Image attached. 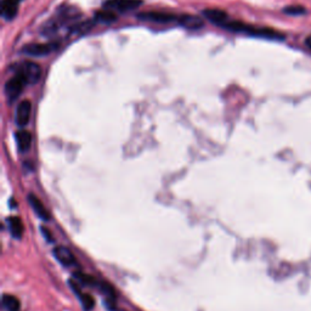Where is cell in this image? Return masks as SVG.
<instances>
[{
  "mask_svg": "<svg viewBox=\"0 0 311 311\" xmlns=\"http://www.w3.org/2000/svg\"><path fill=\"white\" fill-rule=\"evenodd\" d=\"M27 84H28V82H27L26 77H24L20 71L16 70V73L5 83L4 90L9 103L15 102V101L20 97V95L24 92V87H26Z\"/></svg>",
  "mask_w": 311,
  "mask_h": 311,
  "instance_id": "obj_1",
  "label": "cell"
},
{
  "mask_svg": "<svg viewBox=\"0 0 311 311\" xmlns=\"http://www.w3.org/2000/svg\"><path fill=\"white\" fill-rule=\"evenodd\" d=\"M136 19L139 21L144 22H152V24H171V22H178L179 16H176L173 12L168 11H144L139 12L136 15Z\"/></svg>",
  "mask_w": 311,
  "mask_h": 311,
  "instance_id": "obj_2",
  "label": "cell"
},
{
  "mask_svg": "<svg viewBox=\"0 0 311 311\" xmlns=\"http://www.w3.org/2000/svg\"><path fill=\"white\" fill-rule=\"evenodd\" d=\"M56 49V44L54 43H32L22 48V54L31 57L48 56Z\"/></svg>",
  "mask_w": 311,
  "mask_h": 311,
  "instance_id": "obj_3",
  "label": "cell"
},
{
  "mask_svg": "<svg viewBox=\"0 0 311 311\" xmlns=\"http://www.w3.org/2000/svg\"><path fill=\"white\" fill-rule=\"evenodd\" d=\"M143 5V0H106L103 2L105 9L115 12H128L139 9Z\"/></svg>",
  "mask_w": 311,
  "mask_h": 311,
  "instance_id": "obj_4",
  "label": "cell"
},
{
  "mask_svg": "<svg viewBox=\"0 0 311 311\" xmlns=\"http://www.w3.org/2000/svg\"><path fill=\"white\" fill-rule=\"evenodd\" d=\"M17 71H20L26 77L28 84H37L42 77V67L33 61L22 62Z\"/></svg>",
  "mask_w": 311,
  "mask_h": 311,
  "instance_id": "obj_5",
  "label": "cell"
},
{
  "mask_svg": "<svg viewBox=\"0 0 311 311\" xmlns=\"http://www.w3.org/2000/svg\"><path fill=\"white\" fill-rule=\"evenodd\" d=\"M32 115V103L31 101L24 100L20 102V105L17 106L16 113H15V122H16L17 126L20 128H24L29 123Z\"/></svg>",
  "mask_w": 311,
  "mask_h": 311,
  "instance_id": "obj_6",
  "label": "cell"
},
{
  "mask_svg": "<svg viewBox=\"0 0 311 311\" xmlns=\"http://www.w3.org/2000/svg\"><path fill=\"white\" fill-rule=\"evenodd\" d=\"M54 257L60 264H62L63 266L66 267H71V266H74L77 265V260H75V257L73 255V253L71 252L67 247L65 246H59V247H55L54 250Z\"/></svg>",
  "mask_w": 311,
  "mask_h": 311,
  "instance_id": "obj_7",
  "label": "cell"
},
{
  "mask_svg": "<svg viewBox=\"0 0 311 311\" xmlns=\"http://www.w3.org/2000/svg\"><path fill=\"white\" fill-rule=\"evenodd\" d=\"M80 16V12L75 7L66 6L62 9H59L56 12V16L54 17L55 21L60 24V27L63 24H67L68 22L75 21Z\"/></svg>",
  "mask_w": 311,
  "mask_h": 311,
  "instance_id": "obj_8",
  "label": "cell"
},
{
  "mask_svg": "<svg viewBox=\"0 0 311 311\" xmlns=\"http://www.w3.org/2000/svg\"><path fill=\"white\" fill-rule=\"evenodd\" d=\"M202 15H203L211 24L219 27H222L227 21H230L229 15H227L224 10L220 9H206L202 11Z\"/></svg>",
  "mask_w": 311,
  "mask_h": 311,
  "instance_id": "obj_9",
  "label": "cell"
},
{
  "mask_svg": "<svg viewBox=\"0 0 311 311\" xmlns=\"http://www.w3.org/2000/svg\"><path fill=\"white\" fill-rule=\"evenodd\" d=\"M178 24L183 26L184 28L190 29V31H198V29L203 28L204 21L198 16H193V15H180L178 19Z\"/></svg>",
  "mask_w": 311,
  "mask_h": 311,
  "instance_id": "obj_10",
  "label": "cell"
},
{
  "mask_svg": "<svg viewBox=\"0 0 311 311\" xmlns=\"http://www.w3.org/2000/svg\"><path fill=\"white\" fill-rule=\"evenodd\" d=\"M27 199H28L29 206L32 207L33 212H34L35 215H37L38 218L44 220V221L50 220V215H49V213H48L47 208H45V206L43 204V202L40 201V199L38 198V197L35 196L34 193H29L28 196H27Z\"/></svg>",
  "mask_w": 311,
  "mask_h": 311,
  "instance_id": "obj_11",
  "label": "cell"
},
{
  "mask_svg": "<svg viewBox=\"0 0 311 311\" xmlns=\"http://www.w3.org/2000/svg\"><path fill=\"white\" fill-rule=\"evenodd\" d=\"M22 0H2L1 16L6 21H12L19 12V5Z\"/></svg>",
  "mask_w": 311,
  "mask_h": 311,
  "instance_id": "obj_12",
  "label": "cell"
},
{
  "mask_svg": "<svg viewBox=\"0 0 311 311\" xmlns=\"http://www.w3.org/2000/svg\"><path fill=\"white\" fill-rule=\"evenodd\" d=\"M252 37L263 38V39L269 40H283L285 39V34L279 31H275L272 28H258V27H253L252 32L249 33Z\"/></svg>",
  "mask_w": 311,
  "mask_h": 311,
  "instance_id": "obj_13",
  "label": "cell"
},
{
  "mask_svg": "<svg viewBox=\"0 0 311 311\" xmlns=\"http://www.w3.org/2000/svg\"><path fill=\"white\" fill-rule=\"evenodd\" d=\"M15 140L20 152L26 153L32 146V134L27 130H19L15 134Z\"/></svg>",
  "mask_w": 311,
  "mask_h": 311,
  "instance_id": "obj_14",
  "label": "cell"
},
{
  "mask_svg": "<svg viewBox=\"0 0 311 311\" xmlns=\"http://www.w3.org/2000/svg\"><path fill=\"white\" fill-rule=\"evenodd\" d=\"M6 222L14 239H20L24 236V226L21 218H19V216H9V218L6 219Z\"/></svg>",
  "mask_w": 311,
  "mask_h": 311,
  "instance_id": "obj_15",
  "label": "cell"
},
{
  "mask_svg": "<svg viewBox=\"0 0 311 311\" xmlns=\"http://www.w3.org/2000/svg\"><path fill=\"white\" fill-rule=\"evenodd\" d=\"M117 12L110 9L100 10V11H96L94 15V21L100 22V24H113V22L117 21Z\"/></svg>",
  "mask_w": 311,
  "mask_h": 311,
  "instance_id": "obj_16",
  "label": "cell"
},
{
  "mask_svg": "<svg viewBox=\"0 0 311 311\" xmlns=\"http://www.w3.org/2000/svg\"><path fill=\"white\" fill-rule=\"evenodd\" d=\"M2 305L7 311H20V309H21L20 300L15 295L11 294L2 295Z\"/></svg>",
  "mask_w": 311,
  "mask_h": 311,
  "instance_id": "obj_17",
  "label": "cell"
},
{
  "mask_svg": "<svg viewBox=\"0 0 311 311\" xmlns=\"http://www.w3.org/2000/svg\"><path fill=\"white\" fill-rule=\"evenodd\" d=\"M73 277H74V280L77 281L78 283L88 286V287H95L96 288L98 285L97 280L94 279L93 276H89V275L84 274V272H74V274H73Z\"/></svg>",
  "mask_w": 311,
  "mask_h": 311,
  "instance_id": "obj_18",
  "label": "cell"
},
{
  "mask_svg": "<svg viewBox=\"0 0 311 311\" xmlns=\"http://www.w3.org/2000/svg\"><path fill=\"white\" fill-rule=\"evenodd\" d=\"M96 288H97L105 297H107V299L116 300V290L115 288L112 287V285H110L108 282H105V281H98V285Z\"/></svg>",
  "mask_w": 311,
  "mask_h": 311,
  "instance_id": "obj_19",
  "label": "cell"
},
{
  "mask_svg": "<svg viewBox=\"0 0 311 311\" xmlns=\"http://www.w3.org/2000/svg\"><path fill=\"white\" fill-rule=\"evenodd\" d=\"M77 295L78 298H79L80 303H82L83 308H84L85 311H90L94 309V307H95V300H94L92 295L87 294V293H83L82 290H80Z\"/></svg>",
  "mask_w": 311,
  "mask_h": 311,
  "instance_id": "obj_20",
  "label": "cell"
},
{
  "mask_svg": "<svg viewBox=\"0 0 311 311\" xmlns=\"http://www.w3.org/2000/svg\"><path fill=\"white\" fill-rule=\"evenodd\" d=\"M94 24H95V21L78 22V24H73L70 29L72 33H85V32H89L90 28H92Z\"/></svg>",
  "mask_w": 311,
  "mask_h": 311,
  "instance_id": "obj_21",
  "label": "cell"
},
{
  "mask_svg": "<svg viewBox=\"0 0 311 311\" xmlns=\"http://www.w3.org/2000/svg\"><path fill=\"white\" fill-rule=\"evenodd\" d=\"M283 12L287 15H292V16H297V15H303L307 12L305 7L300 6V5H289L283 9Z\"/></svg>",
  "mask_w": 311,
  "mask_h": 311,
  "instance_id": "obj_22",
  "label": "cell"
},
{
  "mask_svg": "<svg viewBox=\"0 0 311 311\" xmlns=\"http://www.w3.org/2000/svg\"><path fill=\"white\" fill-rule=\"evenodd\" d=\"M40 230H42L43 236L45 237V239H47L48 242H54V236H52L51 232L49 231V229H47V227L42 226V227H40Z\"/></svg>",
  "mask_w": 311,
  "mask_h": 311,
  "instance_id": "obj_23",
  "label": "cell"
},
{
  "mask_svg": "<svg viewBox=\"0 0 311 311\" xmlns=\"http://www.w3.org/2000/svg\"><path fill=\"white\" fill-rule=\"evenodd\" d=\"M305 44H307L308 47H309L310 49H311V35H310V37H308L307 39H305Z\"/></svg>",
  "mask_w": 311,
  "mask_h": 311,
  "instance_id": "obj_24",
  "label": "cell"
}]
</instances>
